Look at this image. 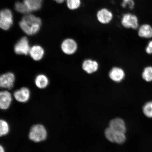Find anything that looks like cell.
Listing matches in <instances>:
<instances>
[{
  "label": "cell",
  "mask_w": 152,
  "mask_h": 152,
  "mask_svg": "<svg viewBox=\"0 0 152 152\" xmlns=\"http://www.w3.org/2000/svg\"><path fill=\"white\" fill-rule=\"evenodd\" d=\"M19 25L24 33L28 35H33L39 31L42 25V21L38 17L28 14L22 18Z\"/></svg>",
  "instance_id": "1"
},
{
  "label": "cell",
  "mask_w": 152,
  "mask_h": 152,
  "mask_svg": "<svg viewBox=\"0 0 152 152\" xmlns=\"http://www.w3.org/2000/svg\"><path fill=\"white\" fill-rule=\"evenodd\" d=\"M47 132L42 124H37L31 127L28 134L29 139L35 142H39L46 139Z\"/></svg>",
  "instance_id": "2"
},
{
  "label": "cell",
  "mask_w": 152,
  "mask_h": 152,
  "mask_svg": "<svg viewBox=\"0 0 152 152\" xmlns=\"http://www.w3.org/2000/svg\"><path fill=\"white\" fill-rule=\"evenodd\" d=\"M121 23L124 28L128 29L137 30L140 26L138 16L131 12L125 13L122 15Z\"/></svg>",
  "instance_id": "3"
},
{
  "label": "cell",
  "mask_w": 152,
  "mask_h": 152,
  "mask_svg": "<svg viewBox=\"0 0 152 152\" xmlns=\"http://www.w3.org/2000/svg\"><path fill=\"white\" fill-rule=\"evenodd\" d=\"M96 18L99 23L103 25H106L113 22L114 15L110 9L106 7H102L97 11Z\"/></svg>",
  "instance_id": "4"
},
{
  "label": "cell",
  "mask_w": 152,
  "mask_h": 152,
  "mask_svg": "<svg viewBox=\"0 0 152 152\" xmlns=\"http://www.w3.org/2000/svg\"><path fill=\"white\" fill-rule=\"evenodd\" d=\"M13 24V18L12 12L10 10H2L0 13V27L4 30H8Z\"/></svg>",
  "instance_id": "5"
},
{
  "label": "cell",
  "mask_w": 152,
  "mask_h": 152,
  "mask_svg": "<svg viewBox=\"0 0 152 152\" xmlns=\"http://www.w3.org/2000/svg\"><path fill=\"white\" fill-rule=\"evenodd\" d=\"M30 48L27 38L23 37L15 45L14 50L17 54L27 55L29 54Z\"/></svg>",
  "instance_id": "6"
},
{
  "label": "cell",
  "mask_w": 152,
  "mask_h": 152,
  "mask_svg": "<svg viewBox=\"0 0 152 152\" xmlns=\"http://www.w3.org/2000/svg\"><path fill=\"white\" fill-rule=\"evenodd\" d=\"M61 48L64 54L70 55L74 54L77 48V43L73 39L69 38L66 39L62 42Z\"/></svg>",
  "instance_id": "7"
},
{
  "label": "cell",
  "mask_w": 152,
  "mask_h": 152,
  "mask_svg": "<svg viewBox=\"0 0 152 152\" xmlns=\"http://www.w3.org/2000/svg\"><path fill=\"white\" fill-rule=\"evenodd\" d=\"M15 76L11 72L3 74L0 77V86L2 88L11 89L14 86Z\"/></svg>",
  "instance_id": "8"
},
{
  "label": "cell",
  "mask_w": 152,
  "mask_h": 152,
  "mask_svg": "<svg viewBox=\"0 0 152 152\" xmlns=\"http://www.w3.org/2000/svg\"><path fill=\"white\" fill-rule=\"evenodd\" d=\"M14 96L17 101L25 103L29 99L30 96V91L28 88L24 87L15 91Z\"/></svg>",
  "instance_id": "9"
},
{
  "label": "cell",
  "mask_w": 152,
  "mask_h": 152,
  "mask_svg": "<svg viewBox=\"0 0 152 152\" xmlns=\"http://www.w3.org/2000/svg\"><path fill=\"white\" fill-rule=\"evenodd\" d=\"M12 101L11 93L7 91H1L0 93V108L1 110L8 109Z\"/></svg>",
  "instance_id": "10"
},
{
  "label": "cell",
  "mask_w": 152,
  "mask_h": 152,
  "mask_svg": "<svg viewBox=\"0 0 152 152\" xmlns=\"http://www.w3.org/2000/svg\"><path fill=\"white\" fill-rule=\"evenodd\" d=\"M137 30L138 35L140 37L148 39L152 38V26L151 25L147 23L142 24Z\"/></svg>",
  "instance_id": "11"
},
{
  "label": "cell",
  "mask_w": 152,
  "mask_h": 152,
  "mask_svg": "<svg viewBox=\"0 0 152 152\" xmlns=\"http://www.w3.org/2000/svg\"><path fill=\"white\" fill-rule=\"evenodd\" d=\"M109 127L115 132L125 133L126 128L124 121L120 118L114 119L110 121Z\"/></svg>",
  "instance_id": "12"
},
{
  "label": "cell",
  "mask_w": 152,
  "mask_h": 152,
  "mask_svg": "<svg viewBox=\"0 0 152 152\" xmlns=\"http://www.w3.org/2000/svg\"><path fill=\"white\" fill-rule=\"evenodd\" d=\"M29 54L33 59L35 61H39L43 58L45 51L40 45H35L30 48Z\"/></svg>",
  "instance_id": "13"
},
{
  "label": "cell",
  "mask_w": 152,
  "mask_h": 152,
  "mask_svg": "<svg viewBox=\"0 0 152 152\" xmlns=\"http://www.w3.org/2000/svg\"><path fill=\"white\" fill-rule=\"evenodd\" d=\"M110 78L115 82H120L124 77L125 73L120 68L115 67L112 69L109 73Z\"/></svg>",
  "instance_id": "14"
},
{
  "label": "cell",
  "mask_w": 152,
  "mask_h": 152,
  "mask_svg": "<svg viewBox=\"0 0 152 152\" xmlns=\"http://www.w3.org/2000/svg\"><path fill=\"white\" fill-rule=\"evenodd\" d=\"M98 64L95 61L91 60H85L83 64V68L87 73L91 74L94 73L98 70Z\"/></svg>",
  "instance_id": "15"
},
{
  "label": "cell",
  "mask_w": 152,
  "mask_h": 152,
  "mask_svg": "<svg viewBox=\"0 0 152 152\" xmlns=\"http://www.w3.org/2000/svg\"><path fill=\"white\" fill-rule=\"evenodd\" d=\"M23 2L31 12L39 10L41 9L42 0H24Z\"/></svg>",
  "instance_id": "16"
},
{
  "label": "cell",
  "mask_w": 152,
  "mask_h": 152,
  "mask_svg": "<svg viewBox=\"0 0 152 152\" xmlns=\"http://www.w3.org/2000/svg\"><path fill=\"white\" fill-rule=\"evenodd\" d=\"M49 82L48 78L42 74L37 75L35 79V85L40 89L46 88L49 84Z\"/></svg>",
  "instance_id": "17"
},
{
  "label": "cell",
  "mask_w": 152,
  "mask_h": 152,
  "mask_svg": "<svg viewBox=\"0 0 152 152\" xmlns=\"http://www.w3.org/2000/svg\"><path fill=\"white\" fill-rule=\"evenodd\" d=\"M15 10L21 14H28L30 12L29 10L28 9L24 2H17L15 5Z\"/></svg>",
  "instance_id": "18"
},
{
  "label": "cell",
  "mask_w": 152,
  "mask_h": 152,
  "mask_svg": "<svg viewBox=\"0 0 152 152\" xmlns=\"http://www.w3.org/2000/svg\"><path fill=\"white\" fill-rule=\"evenodd\" d=\"M81 0H66V5L68 8L75 10L80 8L81 5Z\"/></svg>",
  "instance_id": "19"
},
{
  "label": "cell",
  "mask_w": 152,
  "mask_h": 152,
  "mask_svg": "<svg viewBox=\"0 0 152 152\" xmlns=\"http://www.w3.org/2000/svg\"><path fill=\"white\" fill-rule=\"evenodd\" d=\"M9 126L8 123L3 119L0 121V136L6 135L9 132Z\"/></svg>",
  "instance_id": "20"
},
{
  "label": "cell",
  "mask_w": 152,
  "mask_h": 152,
  "mask_svg": "<svg viewBox=\"0 0 152 152\" xmlns=\"http://www.w3.org/2000/svg\"><path fill=\"white\" fill-rule=\"evenodd\" d=\"M142 78L147 82L152 81V66H149L144 69L142 73Z\"/></svg>",
  "instance_id": "21"
},
{
  "label": "cell",
  "mask_w": 152,
  "mask_h": 152,
  "mask_svg": "<svg viewBox=\"0 0 152 152\" xmlns=\"http://www.w3.org/2000/svg\"><path fill=\"white\" fill-rule=\"evenodd\" d=\"M143 111L146 116L152 118V101L148 102L144 104Z\"/></svg>",
  "instance_id": "22"
},
{
  "label": "cell",
  "mask_w": 152,
  "mask_h": 152,
  "mask_svg": "<svg viewBox=\"0 0 152 152\" xmlns=\"http://www.w3.org/2000/svg\"><path fill=\"white\" fill-rule=\"evenodd\" d=\"M115 132L109 127L106 129L104 132L106 137L110 142H115Z\"/></svg>",
  "instance_id": "23"
},
{
  "label": "cell",
  "mask_w": 152,
  "mask_h": 152,
  "mask_svg": "<svg viewBox=\"0 0 152 152\" xmlns=\"http://www.w3.org/2000/svg\"><path fill=\"white\" fill-rule=\"evenodd\" d=\"M126 140V137L125 133L121 132H115V142L118 144H122Z\"/></svg>",
  "instance_id": "24"
},
{
  "label": "cell",
  "mask_w": 152,
  "mask_h": 152,
  "mask_svg": "<svg viewBox=\"0 0 152 152\" xmlns=\"http://www.w3.org/2000/svg\"><path fill=\"white\" fill-rule=\"evenodd\" d=\"M135 3L134 0H123L121 6L123 8H126L128 7L130 10H132L134 8Z\"/></svg>",
  "instance_id": "25"
},
{
  "label": "cell",
  "mask_w": 152,
  "mask_h": 152,
  "mask_svg": "<svg viewBox=\"0 0 152 152\" xmlns=\"http://www.w3.org/2000/svg\"><path fill=\"white\" fill-rule=\"evenodd\" d=\"M146 52L148 54H152V40L150 41L148 43L146 48Z\"/></svg>",
  "instance_id": "26"
},
{
  "label": "cell",
  "mask_w": 152,
  "mask_h": 152,
  "mask_svg": "<svg viewBox=\"0 0 152 152\" xmlns=\"http://www.w3.org/2000/svg\"><path fill=\"white\" fill-rule=\"evenodd\" d=\"M54 1H56L57 3H63L66 0H54Z\"/></svg>",
  "instance_id": "27"
},
{
  "label": "cell",
  "mask_w": 152,
  "mask_h": 152,
  "mask_svg": "<svg viewBox=\"0 0 152 152\" xmlns=\"http://www.w3.org/2000/svg\"><path fill=\"white\" fill-rule=\"evenodd\" d=\"M0 152H5V149L3 146L1 145L0 146Z\"/></svg>",
  "instance_id": "28"
}]
</instances>
